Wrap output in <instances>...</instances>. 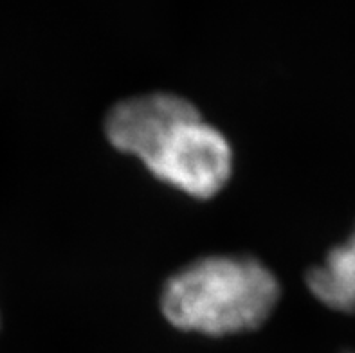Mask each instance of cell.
<instances>
[{
	"instance_id": "obj_1",
	"label": "cell",
	"mask_w": 355,
	"mask_h": 353,
	"mask_svg": "<svg viewBox=\"0 0 355 353\" xmlns=\"http://www.w3.org/2000/svg\"><path fill=\"white\" fill-rule=\"evenodd\" d=\"M282 300V283L261 259L211 255L171 274L159 295L162 318L180 332L230 337L263 327Z\"/></svg>"
},
{
	"instance_id": "obj_2",
	"label": "cell",
	"mask_w": 355,
	"mask_h": 353,
	"mask_svg": "<svg viewBox=\"0 0 355 353\" xmlns=\"http://www.w3.org/2000/svg\"><path fill=\"white\" fill-rule=\"evenodd\" d=\"M143 164L159 182L195 200H209L230 184L234 153L230 139L198 114L173 126Z\"/></svg>"
},
{
	"instance_id": "obj_3",
	"label": "cell",
	"mask_w": 355,
	"mask_h": 353,
	"mask_svg": "<svg viewBox=\"0 0 355 353\" xmlns=\"http://www.w3.org/2000/svg\"><path fill=\"white\" fill-rule=\"evenodd\" d=\"M198 114L200 110L184 96L159 90L114 105L105 116L103 132L117 152L143 162L173 126Z\"/></svg>"
},
{
	"instance_id": "obj_4",
	"label": "cell",
	"mask_w": 355,
	"mask_h": 353,
	"mask_svg": "<svg viewBox=\"0 0 355 353\" xmlns=\"http://www.w3.org/2000/svg\"><path fill=\"white\" fill-rule=\"evenodd\" d=\"M306 289L315 300L341 313H355V227L306 273Z\"/></svg>"
}]
</instances>
